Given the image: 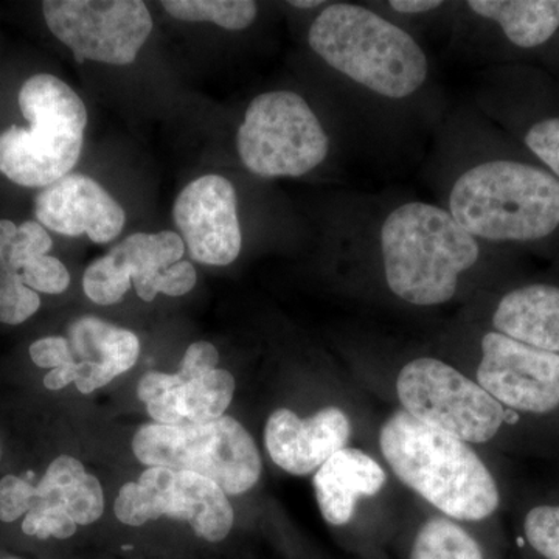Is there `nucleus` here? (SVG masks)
I'll list each match as a JSON object with an SVG mask.
<instances>
[{
  "label": "nucleus",
  "instance_id": "1",
  "mask_svg": "<svg viewBox=\"0 0 559 559\" xmlns=\"http://www.w3.org/2000/svg\"><path fill=\"white\" fill-rule=\"evenodd\" d=\"M448 210L479 241L559 248V179L525 151L463 171L452 186Z\"/></svg>",
  "mask_w": 559,
  "mask_h": 559
},
{
  "label": "nucleus",
  "instance_id": "2",
  "mask_svg": "<svg viewBox=\"0 0 559 559\" xmlns=\"http://www.w3.org/2000/svg\"><path fill=\"white\" fill-rule=\"evenodd\" d=\"M380 447L396 477L443 516L484 522L499 510L498 481L465 441L400 409L382 425Z\"/></svg>",
  "mask_w": 559,
  "mask_h": 559
},
{
  "label": "nucleus",
  "instance_id": "3",
  "mask_svg": "<svg viewBox=\"0 0 559 559\" xmlns=\"http://www.w3.org/2000/svg\"><path fill=\"white\" fill-rule=\"evenodd\" d=\"M385 283L414 307H440L454 299L460 278L481 259V246L451 215L430 202H404L380 229Z\"/></svg>",
  "mask_w": 559,
  "mask_h": 559
},
{
  "label": "nucleus",
  "instance_id": "4",
  "mask_svg": "<svg viewBox=\"0 0 559 559\" xmlns=\"http://www.w3.org/2000/svg\"><path fill=\"white\" fill-rule=\"evenodd\" d=\"M308 44L331 69L390 100L411 97L428 80V57L414 36L356 3L325 7Z\"/></svg>",
  "mask_w": 559,
  "mask_h": 559
},
{
  "label": "nucleus",
  "instance_id": "5",
  "mask_svg": "<svg viewBox=\"0 0 559 559\" xmlns=\"http://www.w3.org/2000/svg\"><path fill=\"white\" fill-rule=\"evenodd\" d=\"M17 102L31 127L14 124L0 134V173L17 186L44 189L79 164L86 105L68 83L50 73L25 81Z\"/></svg>",
  "mask_w": 559,
  "mask_h": 559
},
{
  "label": "nucleus",
  "instance_id": "6",
  "mask_svg": "<svg viewBox=\"0 0 559 559\" xmlns=\"http://www.w3.org/2000/svg\"><path fill=\"white\" fill-rule=\"evenodd\" d=\"M132 451L148 468L190 471L230 496L255 487L263 468L255 440L227 415L205 423L142 426L132 439Z\"/></svg>",
  "mask_w": 559,
  "mask_h": 559
},
{
  "label": "nucleus",
  "instance_id": "7",
  "mask_svg": "<svg viewBox=\"0 0 559 559\" xmlns=\"http://www.w3.org/2000/svg\"><path fill=\"white\" fill-rule=\"evenodd\" d=\"M238 156L260 178H300L329 156L330 139L297 92L272 91L253 98L237 132Z\"/></svg>",
  "mask_w": 559,
  "mask_h": 559
},
{
  "label": "nucleus",
  "instance_id": "8",
  "mask_svg": "<svg viewBox=\"0 0 559 559\" xmlns=\"http://www.w3.org/2000/svg\"><path fill=\"white\" fill-rule=\"evenodd\" d=\"M403 411L423 425L465 443H488L509 423L510 412L462 371L443 360L412 359L396 378Z\"/></svg>",
  "mask_w": 559,
  "mask_h": 559
},
{
  "label": "nucleus",
  "instance_id": "9",
  "mask_svg": "<svg viewBox=\"0 0 559 559\" xmlns=\"http://www.w3.org/2000/svg\"><path fill=\"white\" fill-rule=\"evenodd\" d=\"M43 13L49 31L79 64H131L153 32L142 0H46Z\"/></svg>",
  "mask_w": 559,
  "mask_h": 559
},
{
  "label": "nucleus",
  "instance_id": "10",
  "mask_svg": "<svg viewBox=\"0 0 559 559\" xmlns=\"http://www.w3.org/2000/svg\"><path fill=\"white\" fill-rule=\"evenodd\" d=\"M476 381L513 415L543 418L559 412V355L499 331L481 336Z\"/></svg>",
  "mask_w": 559,
  "mask_h": 559
},
{
  "label": "nucleus",
  "instance_id": "11",
  "mask_svg": "<svg viewBox=\"0 0 559 559\" xmlns=\"http://www.w3.org/2000/svg\"><path fill=\"white\" fill-rule=\"evenodd\" d=\"M173 221L198 263L229 266L240 255L238 198L229 179L218 175L194 179L176 198Z\"/></svg>",
  "mask_w": 559,
  "mask_h": 559
},
{
  "label": "nucleus",
  "instance_id": "12",
  "mask_svg": "<svg viewBox=\"0 0 559 559\" xmlns=\"http://www.w3.org/2000/svg\"><path fill=\"white\" fill-rule=\"evenodd\" d=\"M33 213L46 229L66 237L87 235L97 245L116 240L127 224L119 202L102 183L81 173H70L44 187L36 194Z\"/></svg>",
  "mask_w": 559,
  "mask_h": 559
},
{
  "label": "nucleus",
  "instance_id": "13",
  "mask_svg": "<svg viewBox=\"0 0 559 559\" xmlns=\"http://www.w3.org/2000/svg\"><path fill=\"white\" fill-rule=\"evenodd\" d=\"M183 253L186 245L176 231H139L90 264L86 275L92 286L109 299L123 300L132 285L140 299L153 301L159 294L162 272L182 260Z\"/></svg>",
  "mask_w": 559,
  "mask_h": 559
},
{
  "label": "nucleus",
  "instance_id": "14",
  "mask_svg": "<svg viewBox=\"0 0 559 559\" xmlns=\"http://www.w3.org/2000/svg\"><path fill=\"white\" fill-rule=\"evenodd\" d=\"M352 421L336 406L301 418L289 409L272 412L264 428V444L275 465L293 476H307L348 447Z\"/></svg>",
  "mask_w": 559,
  "mask_h": 559
},
{
  "label": "nucleus",
  "instance_id": "15",
  "mask_svg": "<svg viewBox=\"0 0 559 559\" xmlns=\"http://www.w3.org/2000/svg\"><path fill=\"white\" fill-rule=\"evenodd\" d=\"M507 117L522 150L559 179V86L536 70L509 76Z\"/></svg>",
  "mask_w": 559,
  "mask_h": 559
},
{
  "label": "nucleus",
  "instance_id": "16",
  "mask_svg": "<svg viewBox=\"0 0 559 559\" xmlns=\"http://www.w3.org/2000/svg\"><path fill=\"white\" fill-rule=\"evenodd\" d=\"M489 322L511 340L559 355V282L532 280L503 290Z\"/></svg>",
  "mask_w": 559,
  "mask_h": 559
},
{
  "label": "nucleus",
  "instance_id": "17",
  "mask_svg": "<svg viewBox=\"0 0 559 559\" xmlns=\"http://www.w3.org/2000/svg\"><path fill=\"white\" fill-rule=\"evenodd\" d=\"M388 481L380 463L367 452L344 448L316 471L312 487L323 520L345 527L355 516L360 498H373Z\"/></svg>",
  "mask_w": 559,
  "mask_h": 559
},
{
  "label": "nucleus",
  "instance_id": "18",
  "mask_svg": "<svg viewBox=\"0 0 559 559\" xmlns=\"http://www.w3.org/2000/svg\"><path fill=\"white\" fill-rule=\"evenodd\" d=\"M171 520L187 521L200 538L221 543L234 527L235 513L226 492L215 481L190 471H176Z\"/></svg>",
  "mask_w": 559,
  "mask_h": 559
},
{
  "label": "nucleus",
  "instance_id": "19",
  "mask_svg": "<svg viewBox=\"0 0 559 559\" xmlns=\"http://www.w3.org/2000/svg\"><path fill=\"white\" fill-rule=\"evenodd\" d=\"M69 342L75 362L95 364L109 381L130 371L139 359L140 342L132 331L94 316L70 325Z\"/></svg>",
  "mask_w": 559,
  "mask_h": 559
},
{
  "label": "nucleus",
  "instance_id": "20",
  "mask_svg": "<svg viewBox=\"0 0 559 559\" xmlns=\"http://www.w3.org/2000/svg\"><path fill=\"white\" fill-rule=\"evenodd\" d=\"M407 559H498L477 536L443 514L430 516L407 544Z\"/></svg>",
  "mask_w": 559,
  "mask_h": 559
},
{
  "label": "nucleus",
  "instance_id": "21",
  "mask_svg": "<svg viewBox=\"0 0 559 559\" xmlns=\"http://www.w3.org/2000/svg\"><path fill=\"white\" fill-rule=\"evenodd\" d=\"M16 231L13 221L0 219V323L5 325H21L40 307L39 294L25 286L20 270L10 260Z\"/></svg>",
  "mask_w": 559,
  "mask_h": 559
},
{
  "label": "nucleus",
  "instance_id": "22",
  "mask_svg": "<svg viewBox=\"0 0 559 559\" xmlns=\"http://www.w3.org/2000/svg\"><path fill=\"white\" fill-rule=\"evenodd\" d=\"M237 382L234 374L224 369L210 371L200 380L179 388L183 418L190 423H205L224 417L234 400Z\"/></svg>",
  "mask_w": 559,
  "mask_h": 559
},
{
  "label": "nucleus",
  "instance_id": "23",
  "mask_svg": "<svg viewBox=\"0 0 559 559\" xmlns=\"http://www.w3.org/2000/svg\"><path fill=\"white\" fill-rule=\"evenodd\" d=\"M162 7L175 20L213 22L230 32L250 27L259 14L252 0H164Z\"/></svg>",
  "mask_w": 559,
  "mask_h": 559
},
{
  "label": "nucleus",
  "instance_id": "24",
  "mask_svg": "<svg viewBox=\"0 0 559 559\" xmlns=\"http://www.w3.org/2000/svg\"><path fill=\"white\" fill-rule=\"evenodd\" d=\"M524 559H559V502L538 503L521 520Z\"/></svg>",
  "mask_w": 559,
  "mask_h": 559
},
{
  "label": "nucleus",
  "instance_id": "25",
  "mask_svg": "<svg viewBox=\"0 0 559 559\" xmlns=\"http://www.w3.org/2000/svg\"><path fill=\"white\" fill-rule=\"evenodd\" d=\"M86 474L83 463L70 455H60L50 463L43 480L36 485L33 507H61L62 498ZM32 507V509H33ZM31 509V510H32Z\"/></svg>",
  "mask_w": 559,
  "mask_h": 559
},
{
  "label": "nucleus",
  "instance_id": "26",
  "mask_svg": "<svg viewBox=\"0 0 559 559\" xmlns=\"http://www.w3.org/2000/svg\"><path fill=\"white\" fill-rule=\"evenodd\" d=\"M62 509L76 525H90L97 522L105 511V495L100 480L86 473L72 488L66 492L61 502Z\"/></svg>",
  "mask_w": 559,
  "mask_h": 559
},
{
  "label": "nucleus",
  "instance_id": "27",
  "mask_svg": "<svg viewBox=\"0 0 559 559\" xmlns=\"http://www.w3.org/2000/svg\"><path fill=\"white\" fill-rule=\"evenodd\" d=\"M21 277L25 286L44 294H61L69 288L70 274L60 260L49 255H35L22 264Z\"/></svg>",
  "mask_w": 559,
  "mask_h": 559
},
{
  "label": "nucleus",
  "instance_id": "28",
  "mask_svg": "<svg viewBox=\"0 0 559 559\" xmlns=\"http://www.w3.org/2000/svg\"><path fill=\"white\" fill-rule=\"evenodd\" d=\"M22 532L38 539H68L75 535L76 522L62 507H33L25 514Z\"/></svg>",
  "mask_w": 559,
  "mask_h": 559
},
{
  "label": "nucleus",
  "instance_id": "29",
  "mask_svg": "<svg viewBox=\"0 0 559 559\" xmlns=\"http://www.w3.org/2000/svg\"><path fill=\"white\" fill-rule=\"evenodd\" d=\"M51 238L46 227L40 226L38 221H24L17 227L16 237L11 242L10 260L17 270H22V264L35 255H47L50 252Z\"/></svg>",
  "mask_w": 559,
  "mask_h": 559
},
{
  "label": "nucleus",
  "instance_id": "30",
  "mask_svg": "<svg viewBox=\"0 0 559 559\" xmlns=\"http://www.w3.org/2000/svg\"><path fill=\"white\" fill-rule=\"evenodd\" d=\"M36 487L16 476L0 480V521L14 522L27 514L35 502Z\"/></svg>",
  "mask_w": 559,
  "mask_h": 559
},
{
  "label": "nucleus",
  "instance_id": "31",
  "mask_svg": "<svg viewBox=\"0 0 559 559\" xmlns=\"http://www.w3.org/2000/svg\"><path fill=\"white\" fill-rule=\"evenodd\" d=\"M114 513H116L117 520L130 527H140L146 522L154 521L148 499L138 480L128 481L120 488L119 496L114 503Z\"/></svg>",
  "mask_w": 559,
  "mask_h": 559
},
{
  "label": "nucleus",
  "instance_id": "32",
  "mask_svg": "<svg viewBox=\"0 0 559 559\" xmlns=\"http://www.w3.org/2000/svg\"><path fill=\"white\" fill-rule=\"evenodd\" d=\"M218 362L219 353L212 342H193L187 348L182 360H180L179 370L176 374H178L182 384H187V382L200 380V378L209 374L210 371L216 370Z\"/></svg>",
  "mask_w": 559,
  "mask_h": 559
},
{
  "label": "nucleus",
  "instance_id": "33",
  "mask_svg": "<svg viewBox=\"0 0 559 559\" xmlns=\"http://www.w3.org/2000/svg\"><path fill=\"white\" fill-rule=\"evenodd\" d=\"M31 358L40 369H57L66 364L75 362L69 340L51 336L33 342Z\"/></svg>",
  "mask_w": 559,
  "mask_h": 559
},
{
  "label": "nucleus",
  "instance_id": "34",
  "mask_svg": "<svg viewBox=\"0 0 559 559\" xmlns=\"http://www.w3.org/2000/svg\"><path fill=\"white\" fill-rule=\"evenodd\" d=\"M198 272L190 261L180 260L162 272L157 288L165 296L180 297L189 294L197 286Z\"/></svg>",
  "mask_w": 559,
  "mask_h": 559
},
{
  "label": "nucleus",
  "instance_id": "35",
  "mask_svg": "<svg viewBox=\"0 0 559 559\" xmlns=\"http://www.w3.org/2000/svg\"><path fill=\"white\" fill-rule=\"evenodd\" d=\"M145 406L150 417L153 418L157 425L178 426L186 423L182 407H180L179 388L168 390L164 395L148 401Z\"/></svg>",
  "mask_w": 559,
  "mask_h": 559
},
{
  "label": "nucleus",
  "instance_id": "36",
  "mask_svg": "<svg viewBox=\"0 0 559 559\" xmlns=\"http://www.w3.org/2000/svg\"><path fill=\"white\" fill-rule=\"evenodd\" d=\"M182 385V381L178 374L162 373V371H148L140 378L138 384V396L142 403L157 399L164 395L168 390L178 389Z\"/></svg>",
  "mask_w": 559,
  "mask_h": 559
},
{
  "label": "nucleus",
  "instance_id": "37",
  "mask_svg": "<svg viewBox=\"0 0 559 559\" xmlns=\"http://www.w3.org/2000/svg\"><path fill=\"white\" fill-rule=\"evenodd\" d=\"M388 5L400 14H425L440 9L444 2H440V0H392Z\"/></svg>",
  "mask_w": 559,
  "mask_h": 559
},
{
  "label": "nucleus",
  "instance_id": "38",
  "mask_svg": "<svg viewBox=\"0 0 559 559\" xmlns=\"http://www.w3.org/2000/svg\"><path fill=\"white\" fill-rule=\"evenodd\" d=\"M76 380V362L66 364L50 370L44 378V385L49 390H61Z\"/></svg>",
  "mask_w": 559,
  "mask_h": 559
},
{
  "label": "nucleus",
  "instance_id": "39",
  "mask_svg": "<svg viewBox=\"0 0 559 559\" xmlns=\"http://www.w3.org/2000/svg\"><path fill=\"white\" fill-rule=\"evenodd\" d=\"M289 5L296 7V9L311 10L316 7L326 5V2L323 0H293Z\"/></svg>",
  "mask_w": 559,
  "mask_h": 559
},
{
  "label": "nucleus",
  "instance_id": "40",
  "mask_svg": "<svg viewBox=\"0 0 559 559\" xmlns=\"http://www.w3.org/2000/svg\"><path fill=\"white\" fill-rule=\"evenodd\" d=\"M5 559H17V558H5Z\"/></svg>",
  "mask_w": 559,
  "mask_h": 559
}]
</instances>
